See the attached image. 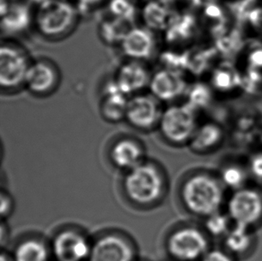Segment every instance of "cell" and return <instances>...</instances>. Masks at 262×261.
<instances>
[{"instance_id": "1", "label": "cell", "mask_w": 262, "mask_h": 261, "mask_svg": "<svg viewBox=\"0 0 262 261\" xmlns=\"http://www.w3.org/2000/svg\"><path fill=\"white\" fill-rule=\"evenodd\" d=\"M224 198L223 184L207 173L189 177L181 189V199L188 211L203 217L220 211Z\"/></svg>"}, {"instance_id": "2", "label": "cell", "mask_w": 262, "mask_h": 261, "mask_svg": "<svg viewBox=\"0 0 262 261\" xmlns=\"http://www.w3.org/2000/svg\"><path fill=\"white\" fill-rule=\"evenodd\" d=\"M162 172L150 162L141 163L126 172L123 188L129 201L137 206L156 204L165 193Z\"/></svg>"}, {"instance_id": "3", "label": "cell", "mask_w": 262, "mask_h": 261, "mask_svg": "<svg viewBox=\"0 0 262 261\" xmlns=\"http://www.w3.org/2000/svg\"><path fill=\"white\" fill-rule=\"evenodd\" d=\"M195 110L187 103L170 106L164 111L159 127L166 141L173 144H189L199 126Z\"/></svg>"}, {"instance_id": "4", "label": "cell", "mask_w": 262, "mask_h": 261, "mask_svg": "<svg viewBox=\"0 0 262 261\" xmlns=\"http://www.w3.org/2000/svg\"><path fill=\"white\" fill-rule=\"evenodd\" d=\"M77 11L64 0H49L39 5L36 14V25L43 35L57 37L73 27Z\"/></svg>"}, {"instance_id": "5", "label": "cell", "mask_w": 262, "mask_h": 261, "mask_svg": "<svg viewBox=\"0 0 262 261\" xmlns=\"http://www.w3.org/2000/svg\"><path fill=\"white\" fill-rule=\"evenodd\" d=\"M171 257L177 261H200L209 251V240L205 232L193 226L174 230L167 242Z\"/></svg>"}, {"instance_id": "6", "label": "cell", "mask_w": 262, "mask_h": 261, "mask_svg": "<svg viewBox=\"0 0 262 261\" xmlns=\"http://www.w3.org/2000/svg\"><path fill=\"white\" fill-rule=\"evenodd\" d=\"M227 215L236 226L252 228L262 220V194L254 188L233 191L227 201Z\"/></svg>"}, {"instance_id": "7", "label": "cell", "mask_w": 262, "mask_h": 261, "mask_svg": "<svg viewBox=\"0 0 262 261\" xmlns=\"http://www.w3.org/2000/svg\"><path fill=\"white\" fill-rule=\"evenodd\" d=\"M30 64L25 54L19 48L2 45L0 50L1 88L9 91L25 84Z\"/></svg>"}, {"instance_id": "8", "label": "cell", "mask_w": 262, "mask_h": 261, "mask_svg": "<svg viewBox=\"0 0 262 261\" xmlns=\"http://www.w3.org/2000/svg\"><path fill=\"white\" fill-rule=\"evenodd\" d=\"M134 244L119 233L103 234L92 243L88 261H135Z\"/></svg>"}, {"instance_id": "9", "label": "cell", "mask_w": 262, "mask_h": 261, "mask_svg": "<svg viewBox=\"0 0 262 261\" xmlns=\"http://www.w3.org/2000/svg\"><path fill=\"white\" fill-rule=\"evenodd\" d=\"M92 244L76 229H64L56 234L51 253L57 261H88Z\"/></svg>"}, {"instance_id": "10", "label": "cell", "mask_w": 262, "mask_h": 261, "mask_svg": "<svg viewBox=\"0 0 262 261\" xmlns=\"http://www.w3.org/2000/svg\"><path fill=\"white\" fill-rule=\"evenodd\" d=\"M158 100L153 95H137L128 99L125 119L140 130H150L159 125L162 113Z\"/></svg>"}, {"instance_id": "11", "label": "cell", "mask_w": 262, "mask_h": 261, "mask_svg": "<svg viewBox=\"0 0 262 261\" xmlns=\"http://www.w3.org/2000/svg\"><path fill=\"white\" fill-rule=\"evenodd\" d=\"M152 95L163 101H171L184 94L186 81L179 71L164 68L153 74L149 82Z\"/></svg>"}, {"instance_id": "12", "label": "cell", "mask_w": 262, "mask_h": 261, "mask_svg": "<svg viewBox=\"0 0 262 261\" xmlns=\"http://www.w3.org/2000/svg\"><path fill=\"white\" fill-rule=\"evenodd\" d=\"M121 45L126 57L135 60H143L152 55L155 49V39L149 29L133 27Z\"/></svg>"}, {"instance_id": "13", "label": "cell", "mask_w": 262, "mask_h": 261, "mask_svg": "<svg viewBox=\"0 0 262 261\" xmlns=\"http://www.w3.org/2000/svg\"><path fill=\"white\" fill-rule=\"evenodd\" d=\"M58 74L55 67L47 61H37L30 64L25 84L30 92L44 94L51 92L57 84Z\"/></svg>"}, {"instance_id": "14", "label": "cell", "mask_w": 262, "mask_h": 261, "mask_svg": "<svg viewBox=\"0 0 262 261\" xmlns=\"http://www.w3.org/2000/svg\"><path fill=\"white\" fill-rule=\"evenodd\" d=\"M151 76L143 64L135 60L123 64L117 73L115 82L124 95L142 91L149 85Z\"/></svg>"}, {"instance_id": "15", "label": "cell", "mask_w": 262, "mask_h": 261, "mask_svg": "<svg viewBox=\"0 0 262 261\" xmlns=\"http://www.w3.org/2000/svg\"><path fill=\"white\" fill-rule=\"evenodd\" d=\"M144 152L141 144L132 139L117 141L110 150V159L118 169L129 171L143 162Z\"/></svg>"}, {"instance_id": "16", "label": "cell", "mask_w": 262, "mask_h": 261, "mask_svg": "<svg viewBox=\"0 0 262 261\" xmlns=\"http://www.w3.org/2000/svg\"><path fill=\"white\" fill-rule=\"evenodd\" d=\"M223 128L215 122H207L199 125L189 145L195 152H208L216 148L222 142Z\"/></svg>"}, {"instance_id": "17", "label": "cell", "mask_w": 262, "mask_h": 261, "mask_svg": "<svg viewBox=\"0 0 262 261\" xmlns=\"http://www.w3.org/2000/svg\"><path fill=\"white\" fill-rule=\"evenodd\" d=\"M223 240L224 247L227 252L234 258L244 257L252 250L254 235L252 228L234 225L223 237Z\"/></svg>"}, {"instance_id": "18", "label": "cell", "mask_w": 262, "mask_h": 261, "mask_svg": "<svg viewBox=\"0 0 262 261\" xmlns=\"http://www.w3.org/2000/svg\"><path fill=\"white\" fill-rule=\"evenodd\" d=\"M128 99L124 93L119 91L117 83L113 82L106 89L103 99L100 111L103 117L110 122H118L125 118Z\"/></svg>"}, {"instance_id": "19", "label": "cell", "mask_w": 262, "mask_h": 261, "mask_svg": "<svg viewBox=\"0 0 262 261\" xmlns=\"http://www.w3.org/2000/svg\"><path fill=\"white\" fill-rule=\"evenodd\" d=\"M31 15L24 4L5 5L2 2V30L8 34L23 32L28 27Z\"/></svg>"}, {"instance_id": "20", "label": "cell", "mask_w": 262, "mask_h": 261, "mask_svg": "<svg viewBox=\"0 0 262 261\" xmlns=\"http://www.w3.org/2000/svg\"><path fill=\"white\" fill-rule=\"evenodd\" d=\"M142 14L147 27L157 31L167 29L174 16L165 1L160 0L147 4Z\"/></svg>"}, {"instance_id": "21", "label": "cell", "mask_w": 262, "mask_h": 261, "mask_svg": "<svg viewBox=\"0 0 262 261\" xmlns=\"http://www.w3.org/2000/svg\"><path fill=\"white\" fill-rule=\"evenodd\" d=\"M51 250L39 239L30 238L17 244L14 251V261H49Z\"/></svg>"}, {"instance_id": "22", "label": "cell", "mask_w": 262, "mask_h": 261, "mask_svg": "<svg viewBox=\"0 0 262 261\" xmlns=\"http://www.w3.org/2000/svg\"><path fill=\"white\" fill-rule=\"evenodd\" d=\"M131 21L113 18L103 23L100 26V36L104 41L110 44L122 42L127 32L133 27Z\"/></svg>"}, {"instance_id": "23", "label": "cell", "mask_w": 262, "mask_h": 261, "mask_svg": "<svg viewBox=\"0 0 262 261\" xmlns=\"http://www.w3.org/2000/svg\"><path fill=\"white\" fill-rule=\"evenodd\" d=\"M247 181V172L237 165H228L221 170L220 182L225 187L236 191L245 187Z\"/></svg>"}, {"instance_id": "24", "label": "cell", "mask_w": 262, "mask_h": 261, "mask_svg": "<svg viewBox=\"0 0 262 261\" xmlns=\"http://www.w3.org/2000/svg\"><path fill=\"white\" fill-rule=\"evenodd\" d=\"M230 217L227 214H223L220 211L214 213L206 217L204 224L206 233L211 236L223 238L232 227Z\"/></svg>"}, {"instance_id": "25", "label": "cell", "mask_w": 262, "mask_h": 261, "mask_svg": "<svg viewBox=\"0 0 262 261\" xmlns=\"http://www.w3.org/2000/svg\"><path fill=\"white\" fill-rule=\"evenodd\" d=\"M108 10L114 18L133 23L136 8L131 0H110Z\"/></svg>"}, {"instance_id": "26", "label": "cell", "mask_w": 262, "mask_h": 261, "mask_svg": "<svg viewBox=\"0 0 262 261\" xmlns=\"http://www.w3.org/2000/svg\"><path fill=\"white\" fill-rule=\"evenodd\" d=\"M249 173L252 177L262 181V151L257 152L251 157L248 165Z\"/></svg>"}, {"instance_id": "27", "label": "cell", "mask_w": 262, "mask_h": 261, "mask_svg": "<svg viewBox=\"0 0 262 261\" xmlns=\"http://www.w3.org/2000/svg\"><path fill=\"white\" fill-rule=\"evenodd\" d=\"M200 261H235V258L225 249H214L209 250Z\"/></svg>"}, {"instance_id": "28", "label": "cell", "mask_w": 262, "mask_h": 261, "mask_svg": "<svg viewBox=\"0 0 262 261\" xmlns=\"http://www.w3.org/2000/svg\"><path fill=\"white\" fill-rule=\"evenodd\" d=\"M14 207L13 198L7 192L2 191L1 192V216L3 221L10 216L14 210Z\"/></svg>"}, {"instance_id": "29", "label": "cell", "mask_w": 262, "mask_h": 261, "mask_svg": "<svg viewBox=\"0 0 262 261\" xmlns=\"http://www.w3.org/2000/svg\"><path fill=\"white\" fill-rule=\"evenodd\" d=\"M101 0H78L80 5H82L83 7H92L95 6L97 4L99 3Z\"/></svg>"}, {"instance_id": "30", "label": "cell", "mask_w": 262, "mask_h": 261, "mask_svg": "<svg viewBox=\"0 0 262 261\" xmlns=\"http://www.w3.org/2000/svg\"><path fill=\"white\" fill-rule=\"evenodd\" d=\"M0 261H14V259L13 255L8 254V253H6L5 251H3L1 253Z\"/></svg>"}]
</instances>
